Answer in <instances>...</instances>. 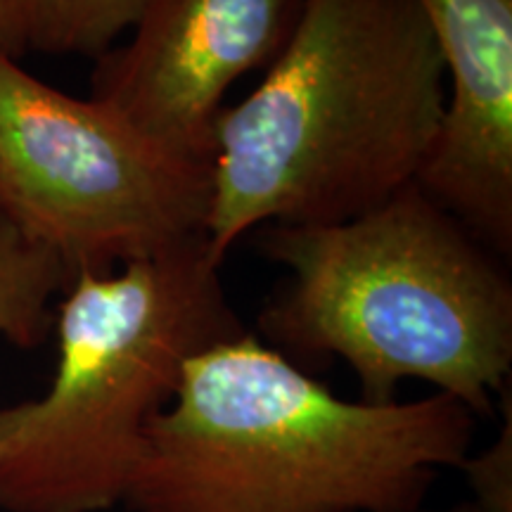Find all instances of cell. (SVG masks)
Masks as SVG:
<instances>
[{
	"label": "cell",
	"mask_w": 512,
	"mask_h": 512,
	"mask_svg": "<svg viewBox=\"0 0 512 512\" xmlns=\"http://www.w3.org/2000/svg\"><path fill=\"white\" fill-rule=\"evenodd\" d=\"M475 415L448 394L347 401L252 332L188 361L150 422L133 512H420L463 467Z\"/></svg>",
	"instance_id": "cell-1"
},
{
	"label": "cell",
	"mask_w": 512,
	"mask_h": 512,
	"mask_svg": "<svg viewBox=\"0 0 512 512\" xmlns=\"http://www.w3.org/2000/svg\"><path fill=\"white\" fill-rule=\"evenodd\" d=\"M444 107L415 0H304L283 53L216 121L211 259L256 226L347 221L418 183Z\"/></svg>",
	"instance_id": "cell-2"
},
{
	"label": "cell",
	"mask_w": 512,
	"mask_h": 512,
	"mask_svg": "<svg viewBox=\"0 0 512 512\" xmlns=\"http://www.w3.org/2000/svg\"><path fill=\"white\" fill-rule=\"evenodd\" d=\"M261 249L287 271L259 316L268 347L304 366L342 358L375 406L420 380L491 418L510 387L512 280L418 183L347 221L275 223Z\"/></svg>",
	"instance_id": "cell-3"
},
{
	"label": "cell",
	"mask_w": 512,
	"mask_h": 512,
	"mask_svg": "<svg viewBox=\"0 0 512 512\" xmlns=\"http://www.w3.org/2000/svg\"><path fill=\"white\" fill-rule=\"evenodd\" d=\"M245 332L204 238L117 273H76L57 313L48 392L0 408V510L124 503L147 427L174 401L188 361Z\"/></svg>",
	"instance_id": "cell-4"
},
{
	"label": "cell",
	"mask_w": 512,
	"mask_h": 512,
	"mask_svg": "<svg viewBox=\"0 0 512 512\" xmlns=\"http://www.w3.org/2000/svg\"><path fill=\"white\" fill-rule=\"evenodd\" d=\"M211 166L0 55V214L72 278L204 238Z\"/></svg>",
	"instance_id": "cell-5"
},
{
	"label": "cell",
	"mask_w": 512,
	"mask_h": 512,
	"mask_svg": "<svg viewBox=\"0 0 512 512\" xmlns=\"http://www.w3.org/2000/svg\"><path fill=\"white\" fill-rule=\"evenodd\" d=\"M304 0H147L124 46L95 60L91 98L174 155L214 164L235 81L268 69Z\"/></svg>",
	"instance_id": "cell-6"
},
{
	"label": "cell",
	"mask_w": 512,
	"mask_h": 512,
	"mask_svg": "<svg viewBox=\"0 0 512 512\" xmlns=\"http://www.w3.org/2000/svg\"><path fill=\"white\" fill-rule=\"evenodd\" d=\"M446 72L418 185L498 256L512 254V0H415Z\"/></svg>",
	"instance_id": "cell-7"
},
{
	"label": "cell",
	"mask_w": 512,
	"mask_h": 512,
	"mask_svg": "<svg viewBox=\"0 0 512 512\" xmlns=\"http://www.w3.org/2000/svg\"><path fill=\"white\" fill-rule=\"evenodd\" d=\"M69 283V268L0 214V335L22 349L41 344L53 325L50 302Z\"/></svg>",
	"instance_id": "cell-8"
},
{
	"label": "cell",
	"mask_w": 512,
	"mask_h": 512,
	"mask_svg": "<svg viewBox=\"0 0 512 512\" xmlns=\"http://www.w3.org/2000/svg\"><path fill=\"white\" fill-rule=\"evenodd\" d=\"M147 0H31L29 50L98 57L136 24Z\"/></svg>",
	"instance_id": "cell-9"
},
{
	"label": "cell",
	"mask_w": 512,
	"mask_h": 512,
	"mask_svg": "<svg viewBox=\"0 0 512 512\" xmlns=\"http://www.w3.org/2000/svg\"><path fill=\"white\" fill-rule=\"evenodd\" d=\"M510 460H512V401L510 387L505 389V427L501 437L484 456L467 458L460 470L470 475L477 491V505L484 512H510Z\"/></svg>",
	"instance_id": "cell-10"
},
{
	"label": "cell",
	"mask_w": 512,
	"mask_h": 512,
	"mask_svg": "<svg viewBox=\"0 0 512 512\" xmlns=\"http://www.w3.org/2000/svg\"><path fill=\"white\" fill-rule=\"evenodd\" d=\"M29 12L31 0H0V55L29 53Z\"/></svg>",
	"instance_id": "cell-11"
},
{
	"label": "cell",
	"mask_w": 512,
	"mask_h": 512,
	"mask_svg": "<svg viewBox=\"0 0 512 512\" xmlns=\"http://www.w3.org/2000/svg\"><path fill=\"white\" fill-rule=\"evenodd\" d=\"M420 512H427V510H420ZM434 512H484V510L479 508L475 501H467V503L453 505V508H448V510H434Z\"/></svg>",
	"instance_id": "cell-12"
}]
</instances>
